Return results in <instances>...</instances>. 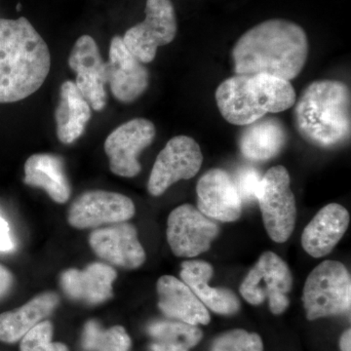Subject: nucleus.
I'll use <instances>...</instances> for the list:
<instances>
[{"instance_id": "f257e3e1", "label": "nucleus", "mask_w": 351, "mask_h": 351, "mask_svg": "<svg viewBox=\"0 0 351 351\" xmlns=\"http://www.w3.org/2000/svg\"><path fill=\"white\" fill-rule=\"evenodd\" d=\"M308 51V39L301 25L271 19L240 36L232 55L237 75L263 73L291 82L306 66Z\"/></svg>"}, {"instance_id": "f03ea898", "label": "nucleus", "mask_w": 351, "mask_h": 351, "mask_svg": "<svg viewBox=\"0 0 351 351\" xmlns=\"http://www.w3.org/2000/svg\"><path fill=\"white\" fill-rule=\"evenodd\" d=\"M50 66L49 48L29 20L0 19V104L36 93Z\"/></svg>"}, {"instance_id": "7ed1b4c3", "label": "nucleus", "mask_w": 351, "mask_h": 351, "mask_svg": "<svg viewBox=\"0 0 351 351\" xmlns=\"http://www.w3.org/2000/svg\"><path fill=\"white\" fill-rule=\"evenodd\" d=\"M294 106L295 128L309 144L332 149L350 140L351 94L345 82H311Z\"/></svg>"}, {"instance_id": "20e7f679", "label": "nucleus", "mask_w": 351, "mask_h": 351, "mask_svg": "<svg viewBox=\"0 0 351 351\" xmlns=\"http://www.w3.org/2000/svg\"><path fill=\"white\" fill-rule=\"evenodd\" d=\"M216 103L221 117L233 125L247 126L267 113L285 112L297 95L290 82L263 75H237L217 88Z\"/></svg>"}, {"instance_id": "39448f33", "label": "nucleus", "mask_w": 351, "mask_h": 351, "mask_svg": "<svg viewBox=\"0 0 351 351\" xmlns=\"http://www.w3.org/2000/svg\"><path fill=\"white\" fill-rule=\"evenodd\" d=\"M351 278L343 263L325 261L307 277L302 293L306 318L316 320L350 311Z\"/></svg>"}, {"instance_id": "423d86ee", "label": "nucleus", "mask_w": 351, "mask_h": 351, "mask_svg": "<svg viewBox=\"0 0 351 351\" xmlns=\"http://www.w3.org/2000/svg\"><path fill=\"white\" fill-rule=\"evenodd\" d=\"M257 201L270 239L277 243L287 241L295 228L297 207L285 167L274 166L265 173L261 180Z\"/></svg>"}, {"instance_id": "0eeeda50", "label": "nucleus", "mask_w": 351, "mask_h": 351, "mask_svg": "<svg viewBox=\"0 0 351 351\" xmlns=\"http://www.w3.org/2000/svg\"><path fill=\"white\" fill-rule=\"evenodd\" d=\"M293 276L287 263L274 252H265L240 286V294L249 304L258 306L269 300L272 313H283L290 301Z\"/></svg>"}, {"instance_id": "6e6552de", "label": "nucleus", "mask_w": 351, "mask_h": 351, "mask_svg": "<svg viewBox=\"0 0 351 351\" xmlns=\"http://www.w3.org/2000/svg\"><path fill=\"white\" fill-rule=\"evenodd\" d=\"M145 18L125 32L123 43L141 63H152L157 49L172 43L177 36L175 7L171 0H147Z\"/></svg>"}, {"instance_id": "1a4fd4ad", "label": "nucleus", "mask_w": 351, "mask_h": 351, "mask_svg": "<svg viewBox=\"0 0 351 351\" xmlns=\"http://www.w3.org/2000/svg\"><path fill=\"white\" fill-rule=\"evenodd\" d=\"M203 154L195 138L177 136L159 152L147 182L152 196L162 195L172 184L189 180L199 172Z\"/></svg>"}, {"instance_id": "9d476101", "label": "nucleus", "mask_w": 351, "mask_h": 351, "mask_svg": "<svg viewBox=\"0 0 351 351\" xmlns=\"http://www.w3.org/2000/svg\"><path fill=\"white\" fill-rule=\"evenodd\" d=\"M156 135L154 124L142 117L114 129L106 138L104 147L113 174L123 178L136 177L142 170L138 156L152 144Z\"/></svg>"}, {"instance_id": "9b49d317", "label": "nucleus", "mask_w": 351, "mask_h": 351, "mask_svg": "<svg viewBox=\"0 0 351 351\" xmlns=\"http://www.w3.org/2000/svg\"><path fill=\"white\" fill-rule=\"evenodd\" d=\"M219 232L218 225L191 204L176 208L168 217V244L177 257L195 258L205 253Z\"/></svg>"}, {"instance_id": "f8f14e48", "label": "nucleus", "mask_w": 351, "mask_h": 351, "mask_svg": "<svg viewBox=\"0 0 351 351\" xmlns=\"http://www.w3.org/2000/svg\"><path fill=\"white\" fill-rule=\"evenodd\" d=\"M135 213V204L128 196L96 189L75 198L69 207L68 221L73 228L87 230L124 223Z\"/></svg>"}, {"instance_id": "ddd939ff", "label": "nucleus", "mask_w": 351, "mask_h": 351, "mask_svg": "<svg viewBox=\"0 0 351 351\" xmlns=\"http://www.w3.org/2000/svg\"><path fill=\"white\" fill-rule=\"evenodd\" d=\"M69 66L76 73V86L90 107L96 112L103 110L108 103L107 62L101 59L100 49L92 36H82L75 41Z\"/></svg>"}, {"instance_id": "4468645a", "label": "nucleus", "mask_w": 351, "mask_h": 351, "mask_svg": "<svg viewBox=\"0 0 351 351\" xmlns=\"http://www.w3.org/2000/svg\"><path fill=\"white\" fill-rule=\"evenodd\" d=\"M107 82L112 96L124 104L138 100L149 85V71L127 49L121 36L110 41Z\"/></svg>"}, {"instance_id": "2eb2a0df", "label": "nucleus", "mask_w": 351, "mask_h": 351, "mask_svg": "<svg viewBox=\"0 0 351 351\" xmlns=\"http://www.w3.org/2000/svg\"><path fill=\"white\" fill-rule=\"evenodd\" d=\"M89 244L98 257L122 269H138L147 258L137 230L126 221L95 230L90 234Z\"/></svg>"}, {"instance_id": "dca6fc26", "label": "nucleus", "mask_w": 351, "mask_h": 351, "mask_svg": "<svg viewBox=\"0 0 351 351\" xmlns=\"http://www.w3.org/2000/svg\"><path fill=\"white\" fill-rule=\"evenodd\" d=\"M198 210L210 219L230 223L241 216L242 203L233 179L215 168L200 178L196 186Z\"/></svg>"}, {"instance_id": "f3484780", "label": "nucleus", "mask_w": 351, "mask_h": 351, "mask_svg": "<svg viewBox=\"0 0 351 351\" xmlns=\"http://www.w3.org/2000/svg\"><path fill=\"white\" fill-rule=\"evenodd\" d=\"M117 277V270L107 263H92L84 269L64 270L60 276V284L71 299L99 304L112 297V285Z\"/></svg>"}, {"instance_id": "a211bd4d", "label": "nucleus", "mask_w": 351, "mask_h": 351, "mask_svg": "<svg viewBox=\"0 0 351 351\" xmlns=\"http://www.w3.org/2000/svg\"><path fill=\"white\" fill-rule=\"evenodd\" d=\"M350 221V213L345 207L337 203L326 205L304 228L302 248L311 257H325L343 239Z\"/></svg>"}, {"instance_id": "6ab92c4d", "label": "nucleus", "mask_w": 351, "mask_h": 351, "mask_svg": "<svg viewBox=\"0 0 351 351\" xmlns=\"http://www.w3.org/2000/svg\"><path fill=\"white\" fill-rule=\"evenodd\" d=\"M158 307L164 315L191 325L209 324L207 307L184 281L164 276L157 281Z\"/></svg>"}, {"instance_id": "aec40b11", "label": "nucleus", "mask_w": 351, "mask_h": 351, "mask_svg": "<svg viewBox=\"0 0 351 351\" xmlns=\"http://www.w3.org/2000/svg\"><path fill=\"white\" fill-rule=\"evenodd\" d=\"M214 274L213 267L204 261H186L182 263L181 278L208 308L223 315L235 314L240 302L232 291L209 285Z\"/></svg>"}, {"instance_id": "412c9836", "label": "nucleus", "mask_w": 351, "mask_h": 351, "mask_svg": "<svg viewBox=\"0 0 351 351\" xmlns=\"http://www.w3.org/2000/svg\"><path fill=\"white\" fill-rule=\"evenodd\" d=\"M60 304L55 292L41 293L14 311L0 314V341L13 343L45 320Z\"/></svg>"}, {"instance_id": "4be33fe9", "label": "nucleus", "mask_w": 351, "mask_h": 351, "mask_svg": "<svg viewBox=\"0 0 351 351\" xmlns=\"http://www.w3.org/2000/svg\"><path fill=\"white\" fill-rule=\"evenodd\" d=\"M24 170L25 184L43 189L59 204L68 202L71 189L62 157L51 154H34L25 161Z\"/></svg>"}, {"instance_id": "5701e85b", "label": "nucleus", "mask_w": 351, "mask_h": 351, "mask_svg": "<svg viewBox=\"0 0 351 351\" xmlns=\"http://www.w3.org/2000/svg\"><path fill=\"white\" fill-rule=\"evenodd\" d=\"M91 107L75 82L66 80L60 89L59 105L55 112L57 136L64 145L75 143L84 133L92 117Z\"/></svg>"}, {"instance_id": "b1692460", "label": "nucleus", "mask_w": 351, "mask_h": 351, "mask_svg": "<svg viewBox=\"0 0 351 351\" xmlns=\"http://www.w3.org/2000/svg\"><path fill=\"white\" fill-rule=\"evenodd\" d=\"M287 142V132L276 119H262L249 124L239 138V149L245 158L267 161L278 156Z\"/></svg>"}, {"instance_id": "393cba45", "label": "nucleus", "mask_w": 351, "mask_h": 351, "mask_svg": "<svg viewBox=\"0 0 351 351\" xmlns=\"http://www.w3.org/2000/svg\"><path fill=\"white\" fill-rule=\"evenodd\" d=\"M147 332L152 339V351H189L203 337L199 328L181 321H154Z\"/></svg>"}, {"instance_id": "a878e982", "label": "nucleus", "mask_w": 351, "mask_h": 351, "mask_svg": "<svg viewBox=\"0 0 351 351\" xmlns=\"http://www.w3.org/2000/svg\"><path fill=\"white\" fill-rule=\"evenodd\" d=\"M82 346L85 351H129L131 339L122 326L104 329L96 320H89L83 329Z\"/></svg>"}, {"instance_id": "bb28decb", "label": "nucleus", "mask_w": 351, "mask_h": 351, "mask_svg": "<svg viewBox=\"0 0 351 351\" xmlns=\"http://www.w3.org/2000/svg\"><path fill=\"white\" fill-rule=\"evenodd\" d=\"M263 341L255 332L242 329L228 331L218 337L212 345L211 351H263Z\"/></svg>"}, {"instance_id": "cd10ccee", "label": "nucleus", "mask_w": 351, "mask_h": 351, "mask_svg": "<svg viewBox=\"0 0 351 351\" xmlns=\"http://www.w3.org/2000/svg\"><path fill=\"white\" fill-rule=\"evenodd\" d=\"M53 325L49 320H43L21 339V351H69L68 346L54 343Z\"/></svg>"}, {"instance_id": "c85d7f7f", "label": "nucleus", "mask_w": 351, "mask_h": 351, "mask_svg": "<svg viewBox=\"0 0 351 351\" xmlns=\"http://www.w3.org/2000/svg\"><path fill=\"white\" fill-rule=\"evenodd\" d=\"M261 180L262 177L255 168L244 167L237 173L233 182L242 203H252L257 200Z\"/></svg>"}, {"instance_id": "c756f323", "label": "nucleus", "mask_w": 351, "mask_h": 351, "mask_svg": "<svg viewBox=\"0 0 351 351\" xmlns=\"http://www.w3.org/2000/svg\"><path fill=\"white\" fill-rule=\"evenodd\" d=\"M12 232L8 221L0 215V253H11L15 250Z\"/></svg>"}, {"instance_id": "7c9ffc66", "label": "nucleus", "mask_w": 351, "mask_h": 351, "mask_svg": "<svg viewBox=\"0 0 351 351\" xmlns=\"http://www.w3.org/2000/svg\"><path fill=\"white\" fill-rule=\"evenodd\" d=\"M13 284L14 277L10 270L0 265V299L10 292Z\"/></svg>"}, {"instance_id": "2f4dec72", "label": "nucleus", "mask_w": 351, "mask_h": 351, "mask_svg": "<svg viewBox=\"0 0 351 351\" xmlns=\"http://www.w3.org/2000/svg\"><path fill=\"white\" fill-rule=\"evenodd\" d=\"M339 348H341V351H351L350 329L346 330V331L341 335V339H339Z\"/></svg>"}]
</instances>
